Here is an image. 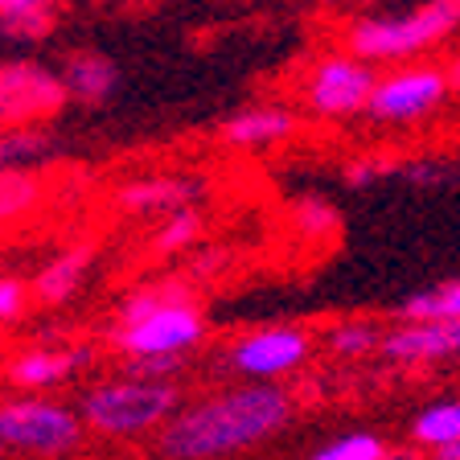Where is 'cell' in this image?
<instances>
[{
  "mask_svg": "<svg viewBox=\"0 0 460 460\" xmlns=\"http://www.w3.org/2000/svg\"><path fill=\"white\" fill-rule=\"evenodd\" d=\"M292 394L279 383H247L185 402L161 428L169 460H222L271 440L292 423Z\"/></svg>",
  "mask_w": 460,
  "mask_h": 460,
  "instance_id": "cell-1",
  "label": "cell"
},
{
  "mask_svg": "<svg viewBox=\"0 0 460 460\" xmlns=\"http://www.w3.org/2000/svg\"><path fill=\"white\" fill-rule=\"evenodd\" d=\"M181 407V391L169 378H107L95 383L78 399V420L86 431L107 436V440H140L153 436L172 420Z\"/></svg>",
  "mask_w": 460,
  "mask_h": 460,
  "instance_id": "cell-2",
  "label": "cell"
},
{
  "mask_svg": "<svg viewBox=\"0 0 460 460\" xmlns=\"http://www.w3.org/2000/svg\"><path fill=\"white\" fill-rule=\"evenodd\" d=\"M460 29V0H423L420 9L399 17H358L345 29V49L370 66L402 62L448 41Z\"/></svg>",
  "mask_w": 460,
  "mask_h": 460,
  "instance_id": "cell-3",
  "label": "cell"
},
{
  "mask_svg": "<svg viewBox=\"0 0 460 460\" xmlns=\"http://www.w3.org/2000/svg\"><path fill=\"white\" fill-rule=\"evenodd\" d=\"M86 428L75 407L46 394H13L0 399V448L21 456L58 460L78 452Z\"/></svg>",
  "mask_w": 460,
  "mask_h": 460,
  "instance_id": "cell-4",
  "label": "cell"
},
{
  "mask_svg": "<svg viewBox=\"0 0 460 460\" xmlns=\"http://www.w3.org/2000/svg\"><path fill=\"white\" fill-rule=\"evenodd\" d=\"M201 341H206V316L181 292H169L136 325L115 329V345L128 358H185Z\"/></svg>",
  "mask_w": 460,
  "mask_h": 460,
  "instance_id": "cell-5",
  "label": "cell"
},
{
  "mask_svg": "<svg viewBox=\"0 0 460 460\" xmlns=\"http://www.w3.org/2000/svg\"><path fill=\"white\" fill-rule=\"evenodd\" d=\"M0 95H4V124L9 128H46L66 107V86L54 66L33 58H4L0 62Z\"/></svg>",
  "mask_w": 460,
  "mask_h": 460,
  "instance_id": "cell-6",
  "label": "cell"
},
{
  "mask_svg": "<svg viewBox=\"0 0 460 460\" xmlns=\"http://www.w3.org/2000/svg\"><path fill=\"white\" fill-rule=\"evenodd\" d=\"M313 354V337L296 325H271L230 341L226 366L247 383H279L288 374H296Z\"/></svg>",
  "mask_w": 460,
  "mask_h": 460,
  "instance_id": "cell-7",
  "label": "cell"
},
{
  "mask_svg": "<svg viewBox=\"0 0 460 460\" xmlns=\"http://www.w3.org/2000/svg\"><path fill=\"white\" fill-rule=\"evenodd\" d=\"M374 83H378V70L354 58L349 49L325 54L305 83V103L308 111L325 115V119H345V115L366 111Z\"/></svg>",
  "mask_w": 460,
  "mask_h": 460,
  "instance_id": "cell-8",
  "label": "cell"
},
{
  "mask_svg": "<svg viewBox=\"0 0 460 460\" xmlns=\"http://www.w3.org/2000/svg\"><path fill=\"white\" fill-rule=\"evenodd\" d=\"M448 103V78L440 66H411V70H391L378 75L370 91L366 111L386 124H415L423 115L440 111Z\"/></svg>",
  "mask_w": 460,
  "mask_h": 460,
  "instance_id": "cell-9",
  "label": "cell"
},
{
  "mask_svg": "<svg viewBox=\"0 0 460 460\" xmlns=\"http://www.w3.org/2000/svg\"><path fill=\"white\" fill-rule=\"evenodd\" d=\"M378 354L399 366H431V362L460 358V316L386 329L383 341H378Z\"/></svg>",
  "mask_w": 460,
  "mask_h": 460,
  "instance_id": "cell-10",
  "label": "cell"
},
{
  "mask_svg": "<svg viewBox=\"0 0 460 460\" xmlns=\"http://www.w3.org/2000/svg\"><path fill=\"white\" fill-rule=\"evenodd\" d=\"M201 198H206V185L185 172H144L115 190V206L128 214H172L198 206Z\"/></svg>",
  "mask_w": 460,
  "mask_h": 460,
  "instance_id": "cell-11",
  "label": "cell"
},
{
  "mask_svg": "<svg viewBox=\"0 0 460 460\" xmlns=\"http://www.w3.org/2000/svg\"><path fill=\"white\" fill-rule=\"evenodd\" d=\"M95 349L91 345H70V349H58V345H29L21 354L9 358L4 374L17 391H54L62 386L75 370L91 366Z\"/></svg>",
  "mask_w": 460,
  "mask_h": 460,
  "instance_id": "cell-12",
  "label": "cell"
},
{
  "mask_svg": "<svg viewBox=\"0 0 460 460\" xmlns=\"http://www.w3.org/2000/svg\"><path fill=\"white\" fill-rule=\"evenodd\" d=\"M58 78L66 86V103L78 107H103L119 91V66L103 49H70Z\"/></svg>",
  "mask_w": 460,
  "mask_h": 460,
  "instance_id": "cell-13",
  "label": "cell"
},
{
  "mask_svg": "<svg viewBox=\"0 0 460 460\" xmlns=\"http://www.w3.org/2000/svg\"><path fill=\"white\" fill-rule=\"evenodd\" d=\"M91 268H95V251L86 247V243H75V247L58 251V255H49L46 263H41V271L33 276V284H25L29 300H38L41 308L70 305V300L83 292Z\"/></svg>",
  "mask_w": 460,
  "mask_h": 460,
  "instance_id": "cell-14",
  "label": "cell"
},
{
  "mask_svg": "<svg viewBox=\"0 0 460 460\" xmlns=\"http://www.w3.org/2000/svg\"><path fill=\"white\" fill-rule=\"evenodd\" d=\"M296 136V111L292 107H243L230 119H222L218 140L230 148H271Z\"/></svg>",
  "mask_w": 460,
  "mask_h": 460,
  "instance_id": "cell-15",
  "label": "cell"
},
{
  "mask_svg": "<svg viewBox=\"0 0 460 460\" xmlns=\"http://www.w3.org/2000/svg\"><path fill=\"white\" fill-rule=\"evenodd\" d=\"M46 201V181L38 169H4L0 172V226L25 222Z\"/></svg>",
  "mask_w": 460,
  "mask_h": 460,
  "instance_id": "cell-16",
  "label": "cell"
},
{
  "mask_svg": "<svg viewBox=\"0 0 460 460\" xmlns=\"http://www.w3.org/2000/svg\"><path fill=\"white\" fill-rule=\"evenodd\" d=\"M54 156V136L46 128H0V172L33 169Z\"/></svg>",
  "mask_w": 460,
  "mask_h": 460,
  "instance_id": "cell-17",
  "label": "cell"
},
{
  "mask_svg": "<svg viewBox=\"0 0 460 460\" xmlns=\"http://www.w3.org/2000/svg\"><path fill=\"white\" fill-rule=\"evenodd\" d=\"M448 316H460V279H448V284L423 288L415 296H407L399 305V325H423V321H448Z\"/></svg>",
  "mask_w": 460,
  "mask_h": 460,
  "instance_id": "cell-18",
  "label": "cell"
},
{
  "mask_svg": "<svg viewBox=\"0 0 460 460\" xmlns=\"http://www.w3.org/2000/svg\"><path fill=\"white\" fill-rule=\"evenodd\" d=\"M411 440L423 448H444V444L460 440V399H440L423 407L411 423Z\"/></svg>",
  "mask_w": 460,
  "mask_h": 460,
  "instance_id": "cell-19",
  "label": "cell"
},
{
  "mask_svg": "<svg viewBox=\"0 0 460 460\" xmlns=\"http://www.w3.org/2000/svg\"><path fill=\"white\" fill-rule=\"evenodd\" d=\"M54 4L46 9H25V13H4L0 17V41L4 46H41L54 33Z\"/></svg>",
  "mask_w": 460,
  "mask_h": 460,
  "instance_id": "cell-20",
  "label": "cell"
},
{
  "mask_svg": "<svg viewBox=\"0 0 460 460\" xmlns=\"http://www.w3.org/2000/svg\"><path fill=\"white\" fill-rule=\"evenodd\" d=\"M198 234H201V214L193 210V206L161 214V226H156V234H153V251H161V255H177V251L193 247Z\"/></svg>",
  "mask_w": 460,
  "mask_h": 460,
  "instance_id": "cell-21",
  "label": "cell"
},
{
  "mask_svg": "<svg viewBox=\"0 0 460 460\" xmlns=\"http://www.w3.org/2000/svg\"><path fill=\"white\" fill-rule=\"evenodd\" d=\"M329 349L341 358H366L378 349V341H383V329L374 325V321H362V316H354V321H337L333 329H329Z\"/></svg>",
  "mask_w": 460,
  "mask_h": 460,
  "instance_id": "cell-22",
  "label": "cell"
},
{
  "mask_svg": "<svg viewBox=\"0 0 460 460\" xmlns=\"http://www.w3.org/2000/svg\"><path fill=\"white\" fill-rule=\"evenodd\" d=\"M292 222H296L305 239H337V230H341V214L325 198H300L296 210H292Z\"/></svg>",
  "mask_w": 460,
  "mask_h": 460,
  "instance_id": "cell-23",
  "label": "cell"
},
{
  "mask_svg": "<svg viewBox=\"0 0 460 460\" xmlns=\"http://www.w3.org/2000/svg\"><path fill=\"white\" fill-rule=\"evenodd\" d=\"M313 460H391V452H386V444L378 440V436H370V431H349L341 440L316 448Z\"/></svg>",
  "mask_w": 460,
  "mask_h": 460,
  "instance_id": "cell-24",
  "label": "cell"
},
{
  "mask_svg": "<svg viewBox=\"0 0 460 460\" xmlns=\"http://www.w3.org/2000/svg\"><path fill=\"white\" fill-rule=\"evenodd\" d=\"M172 292V284L169 288H140V292H132V296L119 305V313H115V329H124V325H136V321H144V316L153 313L156 305H161L164 296Z\"/></svg>",
  "mask_w": 460,
  "mask_h": 460,
  "instance_id": "cell-25",
  "label": "cell"
},
{
  "mask_svg": "<svg viewBox=\"0 0 460 460\" xmlns=\"http://www.w3.org/2000/svg\"><path fill=\"white\" fill-rule=\"evenodd\" d=\"M386 172H399V161H391V156H358V161L345 164V185L362 190V185L383 181Z\"/></svg>",
  "mask_w": 460,
  "mask_h": 460,
  "instance_id": "cell-26",
  "label": "cell"
},
{
  "mask_svg": "<svg viewBox=\"0 0 460 460\" xmlns=\"http://www.w3.org/2000/svg\"><path fill=\"white\" fill-rule=\"evenodd\" d=\"M25 305H29V288L13 276H0V325H4V321H17V316L25 313Z\"/></svg>",
  "mask_w": 460,
  "mask_h": 460,
  "instance_id": "cell-27",
  "label": "cell"
},
{
  "mask_svg": "<svg viewBox=\"0 0 460 460\" xmlns=\"http://www.w3.org/2000/svg\"><path fill=\"white\" fill-rule=\"evenodd\" d=\"M399 169L411 185H444L452 177V169L444 161H411V164H399Z\"/></svg>",
  "mask_w": 460,
  "mask_h": 460,
  "instance_id": "cell-28",
  "label": "cell"
},
{
  "mask_svg": "<svg viewBox=\"0 0 460 460\" xmlns=\"http://www.w3.org/2000/svg\"><path fill=\"white\" fill-rule=\"evenodd\" d=\"M54 0H0V17L4 13H25V9H46Z\"/></svg>",
  "mask_w": 460,
  "mask_h": 460,
  "instance_id": "cell-29",
  "label": "cell"
},
{
  "mask_svg": "<svg viewBox=\"0 0 460 460\" xmlns=\"http://www.w3.org/2000/svg\"><path fill=\"white\" fill-rule=\"evenodd\" d=\"M444 78H448V91H460V58H452V62H448Z\"/></svg>",
  "mask_w": 460,
  "mask_h": 460,
  "instance_id": "cell-30",
  "label": "cell"
},
{
  "mask_svg": "<svg viewBox=\"0 0 460 460\" xmlns=\"http://www.w3.org/2000/svg\"><path fill=\"white\" fill-rule=\"evenodd\" d=\"M436 460H460V440L444 444V448H436Z\"/></svg>",
  "mask_w": 460,
  "mask_h": 460,
  "instance_id": "cell-31",
  "label": "cell"
},
{
  "mask_svg": "<svg viewBox=\"0 0 460 460\" xmlns=\"http://www.w3.org/2000/svg\"><path fill=\"white\" fill-rule=\"evenodd\" d=\"M0 128H9L4 124V95H0Z\"/></svg>",
  "mask_w": 460,
  "mask_h": 460,
  "instance_id": "cell-32",
  "label": "cell"
},
{
  "mask_svg": "<svg viewBox=\"0 0 460 460\" xmlns=\"http://www.w3.org/2000/svg\"><path fill=\"white\" fill-rule=\"evenodd\" d=\"M119 4H144V0H119Z\"/></svg>",
  "mask_w": 460,
  "mask_h": 460,
  "instance_id": "cell-33",
  "label": "cell"
},
{
  "mask_svg": "<svg viewBox=\"0 0 460 460\" xmlns=\"http://www.w3.org/2000/svg\"><path fill=\"white\" fill-rule=\"evenodd\" d=\"M333 4H349V0H333Z\"/></svg>",
  "mask_w": 460,
  "mask_h": 460,
  "instance_id": "cell-34",
  "label": "cell"
},
{
  "mask_svg": "<svg viewBox=\"0 0 460 460\" xmlns=\"http://www.w3.org/2000/svg\"><path fill=\"white\" fill-rule=\"evenodd\" d=\"M0 456H4V448H0Z\"/></svg>",
  "mask_w": 460,
  "mask_h": 460,
  "instance_id": "cell-35",
  "label": "cell"
}]
</instances>
